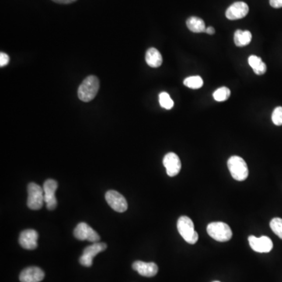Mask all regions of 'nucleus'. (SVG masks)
I'll return each instance as SVG.
<instances>
[{
  "instance_id": "obj_1",
  "label": "nucleus",
  "mask_w": 282,
  "mask_h": 282,
  "mask_svg": "<svg viewBox=\"0 0 282 282\" xmlns=\"http://www.w3.org/2000/svg\"><path fill=\"white\" fill-rule=\"evenodd\" d=\"M100 88L99 79L89 75L82 81L78 89V97L82 102H89L95 98Z\"/></svg>"
},
{
  "instance_id": "obj_2",
  "label": "nucleus",
  "mask_w": 282,
  "mask_h": 282,
  "mask_svg": "<svg viewBox=\"0 0 282 282\" xmlns=\"http://www.w3.org/2000/svg\"><path fill=\"white\" fill-rule=\"evenodd\" d=\"M177 229L182 238L191 245H194L199 240V234L195 230L193 221L186 216L179 217L177 221Z\"/></svg>"
},
{
  "instance_id": "obj_3",
  "label": "nucleus",
  "mask_w": 282,
  "mask_h": 282,
  "mask_svg": "<svg viewBox=\"0 0 282 282\" xmlns=\"http://www.w3.org/2000/svg\"><path fill=\"white\" fill-rule=\"evenodd\" d=\"M227 166L231 176L238 181H244L248 176V169L246 162L239 156L231 157L227 162Z\"/></svg>"
},
{
  "instance_id": "obj_4",
  "label": "nucleus",
  "mask_w": 282,
  "mask_h": 282,
  "mask_svg": "<svg viewBox=\"0 0 282 282\" xmlns=\"http://www.w3.org/2000/svg\"><path fill=\"white\" fill-rule=\"evenodd\" d=\"M207 232L212 238L220 242L230 241L233 235L231 227L224 222H213L209 224Z\"/></svg>"
},
{
  "instance_id": "obj_5",
  "label": "nucleus",
  "mask_w": 282,
  "mask_h": 282,
  "mask_svg": "<svg viewBox=\"0 0 282 282\" xmlns=\"http://www.w3.org/2000/svg\"><path fill=\"white\" fill-rule=\"evenodd\" d=\"M27 206L33 210H40L44 203V191L37 183H30L28 186Z\"/></svg>"
},
{
  "instance_id": "obj_6",
  "label": "nucleus",
  "mask_w": 282,
  "mask_h": 282,
  "mask_svg": "<svg viewBox=\"0 0 282 282\" xmlns=\"http://www.w3.org/2000/svg\"><path fill=\"white\" fill-rule=\"evenodd\" d=\"M74 236L80 241H89L97 243L100 241L99 234L85 223H80L74 230Z\"/></svg>"
},
{
  "instance_id": "obj_7",
  "label": "nucleus",
  "mask_w": 282,
  "mask_h": 282,
  "mask_svg": "<svg viewBox=\"0 0 282 282\" xmlns=\"http://www.w3.org/2000/svg\"><path fill=\"white\" fill-rule=\"evenodd\" d=\"M107 203L118 213H124L128 209V204L124 196L116 191L111 190L105 195Z\"/></svg>"
},
{
  "instance_id": "obj_8",
  "label": "nucleus",
  "mask_w": 282,
  "mask_h": 282,
  "mask_svg": "<svg viewBox=\"0 0 282 282\" xmlns=\"http://www.w3.org/2000/svg\"><path fill=\"white\" fill-rule=\"evenodd\" d=\"M107 248L105 243H93L92 245L86 247L83 250V253L80 257L79 263L82 266L89 267L92 265V259L100 252H104Z\"/></svg>"
},
{
  "instance_id": "obj_9",
  "label": "nucleus",
  "mask_w": 282,
  "mask_h": 282,
  "mask_svg": "<svg viewBox=\"0 0 282 282\" xmlns=\"http://www.w3.org/2000/svg\"><path fill=\"white\" fill-rule=\"evenodd\" d=\"M57 181L53 179H47L43 184V191H44V200L46 204V208L49 210H55L57 206V199H56L55 193L57 191Z\"/></svg>"
},
{
  "instance_id": "obj_10",
  "label": "nucleus",
  "mask_w": 282,
  "mask_h": 282,
  "mask_svg": "<svg viewBox=\"0 0 282 282\" xmlns=\"http://www.w3.org/2000/svg\"><path fill=\"white\" fill-rule=\"evenodd\" d=\"M248 242L252 250L260 253L270 252L273 248V242L270 238L261 236L259 238L255 236L248 237Z\"/></svg>"
},
{
  "instance_id": "obj_11",
  "label": "nucleus",
  "mask_w": 282,
  "mask_h": 282,
  "mask_svg": "<svg viewBox=\"0 0 282 282\" xmlns=\"http://www.w3.org/2000/svg\"><path fill=\"white\" fill-rule=\"evenodd\" d=\"M38 238L39 234L37 231L32 229L25 230L20 234V245L25 249L34 250L38 246Z\"/></svg>"
},
{
  "instance_id": "obj_12",
  "label": "nucleus",
  "mask_w": 282,
  "mask_h": 282,
  "mask_svg": "<svg viewBox=\"0 0 282 282\" xmlns=\"http://www.w3.org/2000/svg\"><path fill=\"white\" fill-rule=\"evenodd\" d=\"M163 165L166 169L168 176H176L181 169V162L177 154L169 152L165 154L163 158Z\"/></svg>"
},
{
  "instance_id": "obj_13",
  "label": "nucleus",
  "mask_w": 282,
  "mask_h": 282,
  "mask_svg": "<svg viewBox=\"0 0 282 282\" xmlns=\"http://www.w3.org/2000/svg\"><path fill=\"white\" fill-rule=\"evenodd\" d=\"M249 8L245 3L237 2L230 6L226 11V17L227 19L238 20L245 18L248 14Z\"/></svg>"
},
{
  "instance_id": "obj_14",
  "label": "nucleus",
  "mask_w": 282,
  "mask_h": 282,
  "mask_svg": "<svg viewBox=\"0 0 282 282\" xmlns=\"http://www.w3.org/2000/svg\"><path fill=\"white\" fill-rule=\"evenodd\" d=\"M45 273L37 266H30L22 270L20 274L21 282H40L43 280Z\"/></svg>"
},
{
  "instance_id": "obj_15",
  "label": "nucleus",
  "mask_w": 282,
  "mask_h": 282,
  "mask_svg": "<svg viewBox=\"0 0 282 282\" xmlns=\"http://www.w3.org/2000/svg\"><path fill=\"white\" fill-rule=\"evenodd\" d=\"M133 269L144 277H151L157 274L158 267L154 263H145L143 261H136L133 263Z\"/></svg>"
},
{
  "instance_id": "obj_16",
  "label": "nucleus",
  "mask_w": 282,
  "mask_h": 282,
  "mask_svg": "<svg viewBox=\"0 0 282 282\" xmlns=\"http://www.w3.org/2000/svg\"><path fill=\"white\" fill-rule=\"evenodd\" d=\"M145 60L151 68H158L162 64V54L155 48H150L147 50Z\"/></svg>"
},
{
  "instance_id": "obj_17",
  "label": "nucleus",
  "mask_w": 282,
  "mask_h": 282,
  "mask_svg": "<svg viewBox=\"0 0 282 282\" xmlns=\"http://www.w3.org/2000/svg\"><path fill=\"white\" fill-rule=\"evenodd\" d=\"M252 33L249 31L237 30L234 32V43L238 47H243L252 41Z\"/></svg>"
},
{
  "instance_id": "obj_18",
  "label": "nucleus",
  "mask_w": 282,
  "mask_h": 282,
  "mask_svg": "<svg viewBox=\"0 0 282 282\" xmlns=\"http://www.w3.org/2000/svg\"><path fill=\"white\" fill-rule=\"evenodd\" d=\"M186 26L189 30L195 33H202L206 32V24L202 18L191 17L186 21Z\"/></svg>"
},
{
  "instance_id": "obj_19",
  "label": "nucleus",
  "mask_w": 282,
  "mask_h": 282,
  "mask_svg": "<svg viewBox=\"0 0 282 282\" xmlns=\"http://www.w3.org/2000/svg\"><path fill=\"white\" fill-rule=\"evenodd\" d=\"M248 64L256 75H261L266 71V65L260 57L256 55H251L248 57Z\"/></svg>"
},
{
  "instance_id": "obj_20",
  "label": "nucleus",
  "mask_w": 282,
  "mask_h": 282,
  "mask_svg": "<svg viewBox=\"0 0 282 282\" xmlns=\"http://www.w3.org/2000/svg\"><path fill=\"white\" fill-rule=\"evenodd\" d=\"M183 84L188 88L193 89H200L203 85V78L200 76H190L185 78Z\"/></svg>"
},
{
  "instance_id": "obj_21",
  "label": "nucleus",
  "mask_w": 282,
  "mask_h": 282,
  "mask_svg": "<svg viewBox=\"0 0 282 282\" xmlns=\"http://www.w3.org/2000/svg\"><path fill=\"white\" fill-rule=\"evenodd\" d=\"M231 97V90L227 87H220L213 92L215 101L219 102H226Z\"/></svg>"
},
{
  "instance_id": "obj_22",
  "label": "nucleus",
  "mask_w": 282,
  "mask_h": 282,
  "mask_svg": "<svg viewBox=\"0 0 282 282\" xmlns=\"http://www.w3.org/2000/svg\"><path fill=\"white\" fill-rule=\"evenodd\" d=\"M159 104L162 108L166 110H170L174 105L173 101L169 96V94L166 92H162L159 94Z\"/></svg>"
},
{
  "instance_id": "obj_23",
  "label": "nucleus",
  "mask_w": 282,
  "mask_h": 282,
  "mask_svg": "<svg viewBox=\"0 0 282 282\" xmlns=\"http://www.w3.org/2000/svg\"><path fill=\"white\" fill-rule=\"evenodd\" d=\"M270 227L272 231L280 239H282V219H272L270 223Z\"/></svg>"
},
{
  "instance_id": "obj_24",
  "label": "nucleus",
  "mask_w": 282,
  "mask_h": 282,
  "mask_svg": "<svg viewBox=\"0 0 282 282\" xmlns=\"http://www.w3.org/2000/svg\"><path fill=\"white\" fill-rule=\"evenodd\" d=\"M272 122L276 126H282V107H277L273 110Z\"/></svg>"
},
{
  "instance_id": "obj_25",
  "label": "nucleus",
  "mask_w": 282,
  "mask_h": 282,
  "mask_svg": "<svg viewBox=\"0 0 282 282\" xmlns=\"http://www.w3.org/2000/svg\"><path fill=\"white\" fill-rule=\"evenodd\" d=\"M9 61V56L7 53L1 52V53H0V67H4V66L8 65Z\"/></svg>"
},
{
  "instance_id": "obj_26",
  "label": "nucleus",
  "mask_w": 282,
  "mask_h": 282,
  "mask_svg": "<svg viewBox=\"0 0 282 282\" xmlns=\"http://www.w3.org/2000/svg\"><path fill=\"white\" fill-rule=\"evenodd\" d=\"M270 4L272 8H281L282 0H270Z\"/></svg>"
},
{
  "instance_id": "obj_27",
  "label": "nucleus",
  "mask_w": 282,
  "mask_h": 282,
  "mask_svg": "<svg viewBox=\"0 0 282 282\" xmlns=\"http://www.w3.org/2000/svg\"><path fill=\"white\" fill-rule=\"evenodd\" d=\"M53 2L57 3V4H69L71 3H74L76 1V0H52Z\"/></svg>"
},
{
  "instance_id": "obj_28",
  "label": "nucleus",
  "mask_w": 282,
  "mask_h": 282,
  "mask_svg": "<svg viewBox=\"0 0 282 282\" xmlns=\"http://www.w3.org/2000/svg\"><path fill=\"white\" fill-rule=\"evenodd\" d=\"M206 32L209 35H213L215 33V29L213 27H208L206 29Z\"/></svg>"
},
{
  "instance_id": "obj_29",
  "label": "nucleus",
  "mask_w": 282,
  "mask_h": 282,
  "mask_svg": "<svg viewBox=\"0 0 282 282\" xmlns=\"http://www.w3.org/2000/svg\"><path fill=\"white\" fill-rule=\"evenodd\" d=\"M213 282H220V281H213Z\"/></svg>"
}]
</instances>
